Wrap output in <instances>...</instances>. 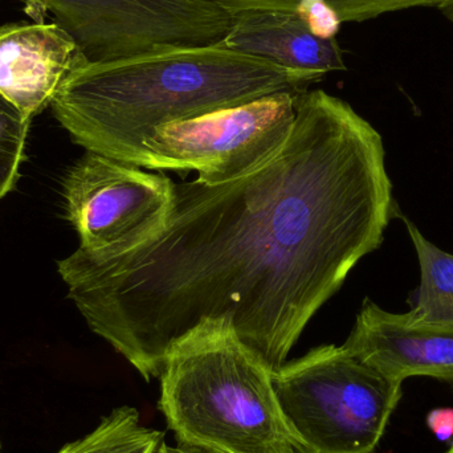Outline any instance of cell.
Here are the masks:
<instances>
[{
  "label": "cell",
  "mask_w": 453,
  "mask_h": 453,
  "mask_svg": "<svg viewBox=\"0 0 453 453\" xmlns=\"http://www.w3.org/2000/svg\"><path fill=\"white\" fill-rule=\"evenodd\" d=\"M401 218L380 133L325 90L296 98L284 148L231 182L175 183L134 244L77 248L58 271L93 333L150 382L202 319H226L272 372Z\"/></svg>",
  "instance_id": "obj_1"
},
{
  "label": "cell",
  "mask_w": 453,
  "mask_h": 453,
  "mask_svg": "<svg viewBox=\"0 0 453 453\" xmlns=\"http://www.w3.org/2000/svg\"><path fill=\"white\" fill-rule=\"evenodd\" d=\"M311 82L282 66L219 45L174 48L84 64L53 100L56 119L87 151L141 167L154 130Z\"/></svg>",
  "instance_id": "obj_2"
},
{
  "label": "cell",
  "mask_w": 453,
  "mask_h": 453,
  "mask_svg": "<svg viewBox=\"0 0 453 453\" xmlns=\"http://www.w3.org/2000/svg\"><path fill=\"white\" fill-rule=\"evenodd\" d=\"M158 407L178 444L201 453H296L273 372L226 319H202L167 353Z\"/></svg>",
  "instance_id": "obj_3"
},
{
  "label": "cell",
  "mask_w": 453,
  "mask_h": 453,
  "mask_svg": "<svg viewBox=\"0 0 453 453\" xmlns=\"http://www.w3.org/2000/svg\"><path fill=\"white\" fill-rule=\"evenodd\" d=\"M402 385L337 345H322L273 372L296 453H372L402 399Z\"/></svg>",
  "instance_id": "obj_4"
},
{
  "label": "cell",
  "mask_w": 453,
  "mask_h": 453,
  "mask_svg": "<svg viewBox=\"0 0 453 453\" xmlns=\"http://www.w3.org/2000/svg\"><path fill=\"white\" fill-rule=\"evenodd\" d=\"M50 12L90 63L219 44L234 15L207 0H18Z\"/></svg>",
  "instance_id": "obj_5"
},
{
  "label": "cell",
  "mask_w": 453,
  "mask_h": 453,
  "mask_svg": "<svg viewBox=\"0 0 453 453\" xmlns=\"http://www.w3.org/2000/svg\"><path fill=\"white\" fill-rule=\"evenodd\" d=\"M301 95V93H300ZM297 93H277L154 130L143 146L142 169L196 170L210 185L239 180L284 148L296 122Z\"/></svg>",
  "instance_id": "obj_6"
},
{
  "label": "cell",
  "mask_w": 453,
  "mask_h": 453,
  "mask_svg": "<svg viewBox=\"0 0 453 453\" xmlns=\"http://www.w3.org/2000/svg\"><path fill=\"white\" fill-rule=\"evenodd\" d=\"M63 188L80 248L98 250L134 244L158 228L174 202L175 182L87 151L66 173Z\"/></svg>",
  "instance_id": "obj_7"
},
{
  "label": "cell",
  "mask_w": 453,
  "mask_h": 453,
  "mask_svg": "<svg viewBox=\"0 0 453 453\" xmlns=\"http://www.w3.org/2000/svg\"><path fill=\"white\" fill-rule=\"evenodd\" d=\"M343 348L390 380L430 377L453 386V327L415 321L365 298Z\"/></svg>",
  "instance_id": "obj_8"
},
{
  "label": "cell",
  "mask_w": 453,
  "mask_h": 453,
  "mask_svg": "<svg viewBox=\"0 0 453 453\" xmlns=\"http://www.w3.org/2000/svg\"><path fill=\"white\" fill-rule=\"evenodd\" d=\"M85 61L73 37L58 23L0 27V95L28 119L52 105Z\"/></svg>",
  "instance_id": "obj_9"
},
{
  "label": "cell",
  "mask_w": 453,
  "mask_h": 453,
  "mask_svg": "<svg viewBox=\"0 0 453 453\" xmlns=\"http://www.w3.org/2000/svg\"><path fill=\"white\" fill-rule=\"evenodd\" d=\"M218 45L271 61L311 84L332 72L346 71L337 40L316 36L297 13L289 11L236 13L231 29Z\"/></svg>",
  "instance_id": "obj_10"
},
{
  "label": "cell",
  "mask_w": 453,
  "mask_h": 453,
  "mask_svg": "<svg viewBox=\"0 0 453 453\" xmlns=\"http://www.w3.org/2000/svg\"><path fill=\"white\" fill-rule=\"evenodd\" d=\"M417 250L419 287L410 295L415 321L453 327V255L431 242L412 220L401 217Z\"/></svg>",
  "instance_id": "obj_11"
},
{
  "label": "cell",
  "mask_w": 453,
  "mask_h": 453,
  "mask_svg": "<svg viewBox=\"0 0 453 453\" xmlns=\"http://www.w3.org/2000/svg\"><path fill=\"white\" fill-rule=\"evenodd\" d=\"M164 439V433L143 425L137 409L121 406L56 453H153Z\"/></svg>",
  "instance_id": "obj_12"
},
{
  "label": "cell",
  "mask_w": 453,
  "mask_h": 453,
  "mask_svg": "<svg viewBox=\"0 0 453 453\" xmlns=\"http://www.w3.org/2000/svg\"><path fill=\"white\" fill-rule=\"evenodd\" d=\"M226 12L236 15L244 11L276 10L295 12L303 0H207ZM342 23H362L386 13L412 8L441 7L444 0H325Z\"/></svg>",
  "instance_id": "obj_13"
},
{
  "label": "cell",
  "mask_w": 453,
  "mask_h": 453,
  "mask_svg": "<svg viewBox=\"0 0 453 453\" xmlns=\"http://www.w3.org/2000/svg\"><path fill=\"white\" fill-rule=\"evenodd\" d=\"M32 119L0 95V199L13 190Z\"/></svg>",
  "instance_id": "obj_14"
},
{
  "label": "cell",
  "mask_w": 453,
  "mask_h": 453,
  "mask_svg": "<svg viewBox=\"0 0 453 453\" xmlns=\"http://www.w3.org/2000/svg\"><path fill=\"white\" fill-rule=\"evenodd\" d=\"M297 13L316 36L335 39L342 21L325 0H303L296 8Z\"/></svg>",
  "instance_id": "obj_15"
},
{
  "label": "cell",
  "mask_w": 453,
  "mask_h": 453,
  "mask_svg": "<svg viewBox=\"0 0 453 453\" xmlns=\"http://www.w3.org/2000/svg\"><path fill=\"white\" fill-rule=\"evenodd\" d=\"M428 428L441 441H449L453 438V409L441 407L431 410L427 415Z\"/></svg>",
  "instance_id": "obj_16"
},
{
  "label": "cell",
  "mask_w": 453,
  "mask_h": 453,
  "mask_svg": "<svg viewBox=\"0 0 453 453\" xmlns=\"http://www.w3.org/2000/svg\"><path fill=\"white\" fill-rule=\"evenodd\" d=\"M153 453H201L198 451H193V449H185V447H172L164 441L157 446Z\"/></svg>",
  "instance_id": "obj_17"
},
{
  "label": "cell",
  "mask_w": 453,
  "mask_h": 453,
  "mask_svg": "<svg viewBox=\"0 0 453 453\" xmlns=\"http://www.w3.org/2000/svg\"><path fill=\"white\" fill-rule=\"evenodd\" d=\"M439 10L441 11V13H443V15L446 16L451 23H453V0H444V2L441 3V7H439Z\"/></svg>",
  "instance_id": "obj_18"
},
{
  "label": "cell",
  "mask_w": 453,
  "mask_h": 453,
  "mask_svg": "<svg viewBox=\"0 0 453 453\" xmlns=\"http://www.w3.org/2000/svg\"><path fill=\"white\" fill-rule=\"evenodd\" d=\"M446 453H453V443H452V446L449 447V451H447Z\"/></svg>",
  "instance_id": "obj_19"
}]
</instances>
